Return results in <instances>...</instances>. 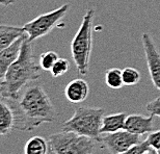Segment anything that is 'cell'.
<instances>
[{
    "label": "cell",
    "mask_w": 160,
    "mask_h": 154,
    "mask_svg": "<svg viewBox=\"0 0 160 154\" xmlns=\"http://www.w3.org/2000/svg\"><path fill=\"white\" fill-rule=\"evenodd\" d=\"M15 127L20 130H33L44 123L56 119L55 107L41 85L28 86L14 110Z\"/></svg>",
    "instance_id": "6da1fadb"
},
{
    "label": "cell",
    "mask_w": 160,
    "mask_h": 154,
    "mask_svg": "<svg viewBox=\"0 0 160 154\" xmlns=\"http://www.w3.org/2000/svg\"><path fill=\"white\" fill-rule=\"evenodd\" d=\"M41 66L37 65L33 57L32 42L28 40L27 34L22 45L20 55L9 67L3 78L4 92L2 97L17 100L19 93L27 83L37 80L42 73Z\"/></svg>",
    "instance_id": "7a4b0ae2"
},
{
    "label": "cell",
    "mask_w": 160,
    "mask_h": 154,
    "mask_svg": "<svg viewBox=\"0 0 160 154\" xmlns=\"http://www.w3.org/2000/svg\"><path fill=\"white\" fill-rule=\"evenodd\" d=\"M95 9H88L83 16L81 24L71 42V54L79 75L88 73L89 59L92 49V22Z\"/></svg>",
    "instance_id": "3957f363"
},
{
    "label": "cell",
    "mask_w": 160,
    "mask_h": 154,
    "mask_svg": "<svg viewBox=\"0 0 160 154\" xmlns=\"http://www.w3.org/2000/svg\"><path fill=\"white\" fill-rule=\"evenodd\" d=\"M105 115L104 108L82 106L76 108L75 114L62 124L63 131H73L97 141L101 139V126Z\"/></svg>",
    "instance_id": "277c9868"
},
{
    "label": "cell",
    "mask_w": 160,
    "mask_h": 154,
    "mask_svg": "<svg viewBox=\"0 0 160 154\" xmlns=\"http://www.w3.org/2000/svg\"><path fill=\"white\" fill-rule=\"evenodd\" d=\"M49 145L55 154H91L97 141L73 131H62L49 136Z\"/></svg>",
    "instance_id": "5b68a950"
},
{
    "label": "cell",
    "mask_w": 160,
    "mask_h": 154,
    "mask_svg": "<svg viewBox=\"0 0 160 154\" xmlns=\"http://www.w3.org/2000/svg\"><path fill=\"white\" fill-rule=\"evenodd\" d=\"M70 8V4H63L60 8L53 9L46 14L38 16L33 20L29 21L23 26L24 33L27 34L30 42L36 41L37 38L47 36L53 28H55L58 22L65 18L66 14Z\"/></svg>",
    "instance_id": "8992f818"
},
{
    "label": "cell",
    "mask_w": 160,
    "mask_h": 154,
    "mask_svg": "<svg viewBox=\"0 0 160 154\" xmlns=\"http://www.w3.org/2000/svg\"><path fill=\"white\" fill-rule=\"evenodd\" d=\"M142 43L150 77L154 86L160 92V51L149 33H142Z\"/></svg>",
    "instance_id": "52a82bcc"
},
{
    "label": "cell",
    "mask_w": 160,
    "mask_h": 154,
    "mask_svg": "<svg viewBox=\"0 0 160 154\" xmlns=\"http://www.w3.org/2000/svg\"><path fill=\"white\" fill-rule=\"evenodd\" d=\"M139 136H140L131 133L130 131L123 129L117 131V132L106 133L105 136H101L99 143L104 144V146L112 154H120L127 151L128 149H130L131 147L138 144L139 142H142Z\"/></svg>",
    "instance_id": "ba28073f"
},
{
    "label": "cell",
    "mask_w": 160,
    "mask_h": 154,
    "mask_svg": "<svg viewBox=\"0 0 160 154\" xmlns=\"http://www.w3.org/2000/svg\"><path fill=\"white\" fill-rule=\"evenodd\" d=\"M25 38H26V33L19 38L17 41H15L11 46L0 51V78L1 79L4 78L8 68L20 55L22 45H23Z\"/></svg>",
    "instance_id": "9c48e42d"
},
{
    "label": "cell",
    "mask_w": 160,
    "mask_h": 154,
    "mask_svg": "<svg viewBox=\"0 0 160 154\" xmlns=\"http://www.w3.org/2000/svg\"><path fill=\"white\" fill-rule=\"evenodd\" d=\"M153 122L154 116L152 115L149 117L142 115H130L126 118L125 129L137 136H143L153 131Z\"/></svg>",
    "instance_id": "30bf717a"
},
{
    "label": "cell",
    "mask_w": 160,
    "mask_h": 154,
    "mask_svg": "<svg viewBox=\"0 0 160 154\" xmlns=\"http://www.w3.org/2000/svg\"><path fill=\"white\" fill-rule=\"evenodd\" d=\"M89 94L88 83L82 78H76L68 83L65 90L67 99L72 103H80L84 101Z\"/></svg>",
    "instance_id": "8fae6325"
},
{
    "label": "cell",
    "mask_w": 160,
    "mask_h": 154,
    "mask_svg": "<svg viewBox=\"0 0 160 154\" xmlns=\"http://www.w3.org/2000/svg\"><path fill=\"white\" fill-rule=\"evenodd\" d=\"M15 111L8 102L0 99V136H6L15 127Z\"/></svg>",
    "instance_id": "7c38bea8"
},
{
    "label": "cell",
    "mask_w": 160,
    "mask_h": 154,
    "mask_svg": "<svg viewBox=\"0 0 160 154\" xmlns=\"http://www.w3.org/2000/svg\"><path fill=\"white\" fill-rule=\"evenodd\" d=\"M127 115L125 113H118L104 116L101 126V134L112 133L125 129V122Z\"/></svg>",
    "instance_id": "4fadbf2b"
},
{
    "label": "cell",
    "mask_w": 160,
    "mask_h": 154,
    "mask_svg": "<svg viewBox=\"0 0 160 154\" xmlns=\"http://www.w3.org/2000/svg\"><path fill=\"white\" fill-rule=\"evenodd\" d=\"M25 34L23 27L12 26V25H0V51L8 46Z\"/></svg>",
    "instance_id": "5bb4252c"
},
{
    "label": "cell",
    "mask_w": 160,
    "mask_h": 154,
    "mask_svg": "<svg viewBox=\"0 0 160 154\" xmlns=\"http://www.w3.org/2000/svg\"><path fill=\"white\" fill-rule=\"evenodd\" d=\"M50 149L49 142L42 136H33L27 141L24 148L25 154H48Z\"/></svg>",
    "instance_id": "9a60e30c"
},
{
    "label": "cell",
    "mask_w": 160,
    "mask_h": 154,
    "mask_svg": "<svg viewBox=\"0 0 160 154\" xmlns=\"http://www.w3.org/2000/svg\"><path fill=\"white\" fill-rule=\"evenodd\" d=\"M105 82L107 86L113 90H119L124 85L122 70L118 68H111L105 73Z\"/></svg>",
    "instance_id": "2e32d148"
},
{
    "label": "cell",
    "mask_w": 160,
    "mask_h": 154,
    "mask_svg": "<svg viewBox=\"0 0 160 154\" xmlns=\"http://www.w3.org/2000/svg\"><path fill=\"white\" fill-rule=\"evenodd\" d=\"M124 85H135L140 81V73L132 67H127L122 71Z\"/></svg>",
    "instance_id": "e0dca14e"
},
{
    "label": "cell",
    "mask_w": 160,
    "mask_h": 154,
    "mask_svg": "<svg viewBox=\"0 0 160 154\" xmlns=\"http://www.w3.org/2000/svg\"><path fill=\"white\" fill-rule=\"evenodd\" d=\"M59 57L54 51H45L40 55V66L44 71H50Z\"/></svg>",
    "instance_id": "ac0fdd59"
},
{
    "label": "cell",
    "mask_w": 160,
    "mask_h": 154,
    "mask_svg": "<svg viewBox=\"0 0 160 154\" xmlns=\"http://www.w3.org/2000/svg\"><path fill=\"white\" fill-rule=\"evenodd\" d=\"M70 69V63L67 59H59L56 60L53 65L52 69L50 70L51 75L53 77H59L63 74H66Z\"/></svg>",
    "instance_id": "d6986e66"
},
{
    "label": "cell",
    "mask_w": 160,
    "mask_h": 154,
    "mask_svg": "<svg viewBox=\"0 0 160 154\" xmlns=\"http://www.w3.org/2000/svg\"><path fill=\"white\" fill-rule=\"evenodd\" d=\"M149 149H151V147L149 146V144L147 143V141H143V142H139L138 144H136V145H134L133 147H131V148L128 149L127 151L120 153V154H143L145 152L148 151Z\"/></svg>",
    "instance_id": "ffe728a7"
},
{
    "label": "cell",
    "mask_w": 160,
    "mask_h": 154,
    "mask_svg": "<svg viewBox=\"0 0 160 154\" xmlns=\"http://www.w3.org/2000/svg\"><path fill=\"white\" fill-rule=\"evenodd\" d=\"M146 141L152 149H160V130H153L152 132H150Z\"/></svg>",
    "instance_id": "44dd1931"
},
{
    "label": "cell",
    "mask_w": 160,
    "mask_h": 154,
    "mask_svg": "<svg viewBox=\"0 0 160 154\" xmlns=\"http://www.w3.org/2000/svg\"><path fill=\"white\" fill-rule=\"evenodd\" d=\"M147 110L154 117H159L160 118V97H157L151 102H149L147 104Z\"/></svg>",
    "instance_id": "7402d4cb"
},
{
    "label": "cell",
    "mask_w": 160,
    "mask_h": 154,
    "mask_svg": "<svg viewBox=\"0 0 160 154\" xmlns=\"http://www.w3.org/2000/svg\"><path fill=\"white\" fill-rule=\"evenodd\" d=\"M15 2H16V0H0V4L3 6L12 5V4H14Z\"/></svg>",
    "instance_id": "603a6c76"
},
{
    "label": "cell",
    "mask_w": 160,
    "mask_h": 154,
    "mask_svg": "<svg viewBox=\"0 0 160 154\" xmlns=\"http://www.w3.org/2000/svg\"><path fill=\"white\" fill-rule=\"evenodd\" d=\"M3 92H4V82H3V79L0 78V96L3 95Z\"/></svg>",
    "instance_id": "cb8c5ba5"
},
{
    "label": "cell",
    "mask_w": 160,
    "mask_h": 154,
    "mask_svg": "<svg viewBox=\"0 0 160 154\" xmlns=\"http://www.w3.org/2000/svg\"><path fill=\"white\" fill-rule=\"evenodd\" d=\"M143 154H157V152H156L154 149H152V148H151V149H149L148 151L145 152Z\"/></svg>",
    "instance_id": "d4e9b609"
},
{
    "label": "cell",
    "mask_w": 160,
    "mask_h": 154,
    "mask_svg": "<svg viewBox=\"0 0 160 154\" xmlns=\"http://www.w3.org/2000/svg\"><path fill=\"white\" fill-rule=\"evenodd\" d=\"M156 152H157V154H160V149H158V150H156Z\"/></svg>",
    "instance_id": "484cf974"
},
{
    "label": "cell",
    "mask_w": 160,
    "mask_h": 154,
    "mask_svg": "<svg viewBox=\"0 0 160 154\" xmlns=\"http://www.w3.org/2000/svg\"><path fill=\"white\" fill-rule=\"evenodd\" d=\"M91 154H92V153H91Z\"/></svg>",
    "instance_id": "4316f807"
}]
</instances>
